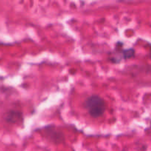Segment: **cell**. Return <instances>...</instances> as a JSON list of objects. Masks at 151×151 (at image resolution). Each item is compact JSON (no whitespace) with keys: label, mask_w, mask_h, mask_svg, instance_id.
Wrapping results in <instances>:
<instances>
[{"label":"cell","mask_w":151,"mask_h":151,"mask_svg":"<svg viewBox=\"0 0 151 151\" xmlns=\"http://www.w3.org/2000/svg\"><path fill=\"white\" fill-rule=\"evenodd\" d=\"M150 57H151V47H150Z\"/></svg>","instance_id":"277c9868"},{"label":"cell","mask_w":151,"mask_h":151,"mask_svg":"<svg viewBox=\"0 0 151 151\" xmlns=\"http://www.w3.org/2000/svg\"><path fill=\"white\" fill-rule=\"evenodd\" d=\"M84 107L93 118L103 116L106 111V102L98 95H91L86 100Z\"/></svg>","instance_id":"6da1fadb"},{"label":"cell","mask_w":151,"mask_h":151,"mask_svg":"<svg viewBox=\"0 0 151 151\" xmlns=\"http://www.w3.org/2000/svg\"><path fill=\"white\" fill-rule=\"evenodd\" d=\"M135 55V50L134 49H128V50H115L112 53V56L110 60L114 63H119L123 59H129L134 57Z\"/></svg>","instance_id":"7a4b0ae2"},{"label":"cell","mask_w":151,"mask_h":151,"mask_svg":"<svg viewBox=\"0 0 151 151\" xmlns=\"http://www.w3.org/2000/svg\"><path fill=\"white\" fill-rule=\"evenodd\" d=\"M22 114L16 111H10L7 114L5 119L8 122H16L22 119Z\"/></svg>","instance_id":"3957f363"}]
</instances>
